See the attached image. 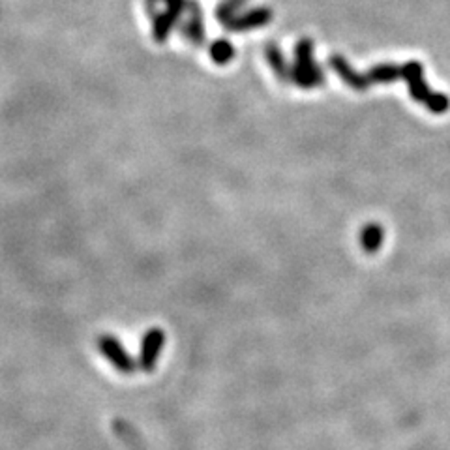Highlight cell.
<instances>
[{
	"label": "cell",
	"mask_w": 450,
	"mask_h": 450,
	"mask_svg": "<svg viewBox=\"0 0 450 450\" xmlns=\"http://www.w3.org/2000/svg\"><path fill=\"white\" fill-rule=\"evenodd\" d=\"M98 349H100V353L113 364L114 368L119 370V372H122V374L130 375L137 368L135 361L128 355V351L122 347V343L114 336H111V334H103V336L98 338Z\"/></svg>",
	"instance_id": "cell-1"
},
{
	"label": "cell",
	"mask_w": 450,
	"mask_h": 450,
	"mask_svg": "<svg viewBox=\"0 0 450 450\" xmlns=\"http://www.w3.org/2000/svg\"><path fill=\"white\" fill-rule=\"evenodd\" d=\"M233 55V49L229 47L227 42H218V44L212 47V57H214L216 62H227L229 58Z\"/></svg>",
	"instance_id": "cell-3"
},
{
	"label": "cell",
	"mask_w": 450,
	"mask_h": 450,
	"mask_svg": "<svg viewBox=\"0 0 450 450\" xmlns=\"http://www.w3.org/2000/svg\"><path fill=\"white\" fill-rule=\"evenodd\" d=\"M165 345V332L162 329H150L141 342L139 366L145 372H153Z\"/></svg>",
	"instance_id": "cell-2"
}]
</instances>
